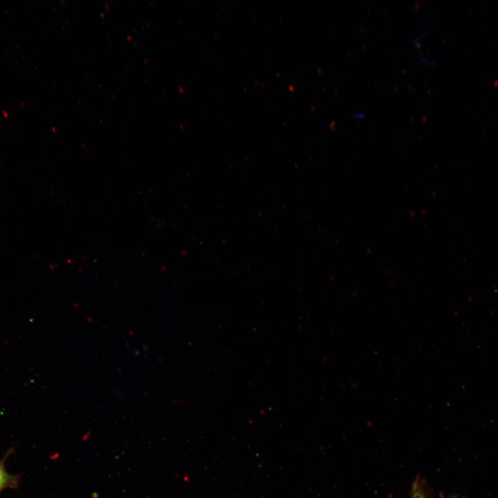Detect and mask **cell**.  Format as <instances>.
Listing matches in <instances>:
<instances>
[{
  "mask_svg": "<svg viewBox=\"0 0 498 498\" xmlns=\"http://www.w3.org/2000/svg\"><path fill=\"white\" fill-rule=\"evenodd\" d=\"M19 483V477L9 474L3 463L0 461V492L6 488H16Z\"/></svg>",
  "mask_w": 498,
  "mask_h": 498,
  "instance_id": "6da1fadb",
  "label": "cell"
},
{
  "mask_svg": "<svg viewBox=\"0 0 498 498\" xmlns=\"http://www.w3.org/2000/svg\"><path fill=\"white\" fill-rule=\"evenodd\" d=\"M411 498H426L421 481H416L414 483L412 490Z\"/></svg>",
  "mask_w": 498,
  "mask_h": 498,
  "instance_id": "7a4b0ae2",
  "label": "cell"
}]
</instances>
